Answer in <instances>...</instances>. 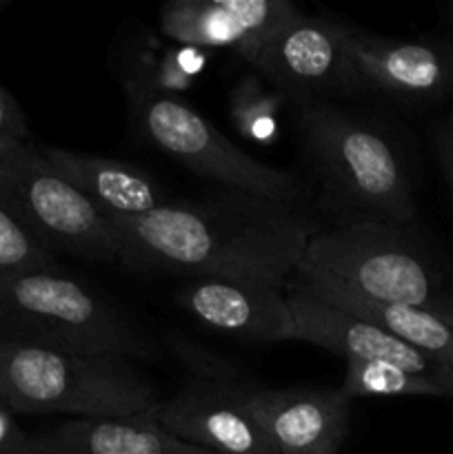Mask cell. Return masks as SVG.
<instances>
[{
    "label": "cell",
    "mask_w": 453,
    "mask_h": 454,
    "mask_svg": "<svg viewBox=\"0 0 453 454\" xmlns=\"http://www.w3.org/2000/svg\"><path fill=\"white\" fill-rule=\"evenodd\" d=\"M151 417L176 439L211 454H278L244 406L240 380L211 368L173 397L160 399Z\"/></svg>",
    "instance_id": "cell-9"
},
{
    "label": "cell",
    "mask_w": 453,
    "mask_h": 454,
    "mask_svg": "<svg viewBox=\"0 0 453 454\" xmlns=\"http://www.w3.org/2000/svg\"><path fill=\"white\" fill-rule=\"evenodd\" d=\"M4 4H7V0H0V12H3V9H4Z\"/></svg>",
    "instance_id": "cell-25"
},
{
    "label": "cell",
    "mask_w": 453,
    "mask_h": 454,
    "mask_svg": "<svg viewBox=\"0 0 453 454\" xmlns=\"http://www.w3.org/2000/svg\"><path fill=\"white\" fill-rule=\"evenodd\" d=\"M111 222L124 266L280 288L291 282L306 244L318 233L300 208L229 191Z\"/></svg>",
    "instance_id": "cell-1"
},
{
    "label": "cell",
    "mask_w": 453,
    "mask_h": 454,
    "mask_svg": "<svg viewBox=\"0 0 453 454\" xmlns=\"http://www.w3.org/2000/svg\"><path fill=\"white\" fill-rule=\"evenodd\" d=\"M53 269L52 248L0 207V275Z\"/></svg>",
    "instance_id": "cell-20"
},
{
    "label": "cell",
    "mask_w": 453,
    "mask_h": 454,
    "mask_svg": "<svg viewBox=\"0 0 453 454\" xmlns=\"http://www.w3.org/2000/svg\"><path fill=\"white\" fill-rule=\"evenodd\" d=\"M0 454H40V442L38 437H31V442L27 443V446L18 448V450H12V452H0Z\"/></svg>",
    "instance_id": "cell-24"
},
{
    "label": "cell",
    "mask_w": 453,
    "mask_h": 454,
    "mask_svg": "<svg viewBox=\"0 0 453 454\" xmlns=\"http://www.w3.org/2000/svg\"><path fill=\"white\" fill-rule=\"evenodd\" d=\"M300 9L289 0H173L160 12L164 38L191 49H231L251 65Z\"/></svg>",
    "instance_id": "cell-11"
},
{
    "label": "cell",
    "mask_w": 453,
    "mask_h": 454,
    "mask_svg": "<svg viewBox=\"0 0 453 454\" xmlns=\"http://www.w3.org/2000/svg\"><path fill=\"white\" fill-rule=\"evenodd\" d=\"M240 395L278 454H338L351 408L338 388H265L240 381Z\"/></svg>",
    "instance_id": "cell-12"
},
{
    "label": "cell",
    "mask_w": 453,
    "mask_h": 454,
    "mask_svg": "<svg viewBox=\"0 0 453 454\" xmlns=\"http://www.w3.org/2000/svg\"><path fill=\"white\" fill-rule=\"evenodd\" d=\"M284 288L242 279H189L176 301L204 326L238 340L275 344L298 340Z\"/></svg>",
    "instance_id": "cell-14"
},
{
    "label": "cell",
    "mask_w": 453,
    "mask_h": 454,
    "mask_svg": "<svg viewBox=\"0 0 453 454\" xmlns=\"http://www.w3.org/2000/svg\"><path fill=\"white\" fill-rule=\"evenodd\" d=\"M0 335L78 353L145 357L147 344L102 297L53 269L0 275Z\"/></svg>",
    "instance_id": "cell-4"
},
{
    "label": "cell",
    "mask_w": 453,
    "mask_h": 454,
    "mask_svg": "<svg viewBox=\"0 0 453 454\" xmlns=\"http://www.w3.org/2000/svg\"><path fill=\"white\" fill-rule=\"evenodd\" d=\"M298 109L302 151L338 224L380 220L407 226L416 215L411 180L398 146L376 122L333 102Z\"/></svg>",
    "instance_id": "cell-2"
},
{
    "label": "cell",
    "mask_w": 453,
    "mask_h": 454,
    "mask_svg": "<svg viewBox=\"0 0 453 454\" xmlns=\"http://www.w3.org/2000/svg\"><path fill=\"white\" fill-rule=\"evenodd\" d=\"M40 454H211L180 442L151 417L69 419L38 434Z\"/></svg>",
    "instance_id": "cell-17"
},
{
    "label": "cell",
    "mask_w": 453,
    "mask_h": 454,
    "mask_svg": "<svg viewBox=\"0 0 453 454\" xmlns=\"http://www.w3.org/2000/svg\"><path fill=\"white\" fill-rule=\"evenodd\" d=\"M346 399L362 397H447L442 386L385 359L346 362L340 388Z\"/></svg>",
    "instance_id": "cell-18"
},
{
    "label": "cell",
    "mask_w": 453,
    "mask_h": 454,
    "mask_svg": "<svg viewBox=\"0 0 453 454\" xmlns=\"http://www.w3.org/2000/svg\"><path fill=\"white\" fill-rule=\"evenodd\" d=\"M346 49L367 91L398 100H444L453 96V47L389 40L346 27Z\"/></svg>",
    "instance_id": "cell-13"
},
{
    "label": "cell",
    "mask_w": 453,
    "mask_h": 454,
    "mask_svg": "<svg viewBox=\"0 0 453 454\" xmlns=\"http://www.w3.org/2000/svg\"><path fill=\"white\" fill-rule=\"evenodd\" d=\"M345 34L340 22L300 12L262 44L251 67L296 106L358 96L367 89L355 74Z\"/></svg>",
    "instance_id": "cell-8"
},
{
    "label": "cell",
    "mask_w": 453,
    "mask_h": 454,
    "mask_svg": "<svg viewBox=\"0 0 453 454\" xmlns=\"http://www.w3.org/2000/svg\"><path fill=\"white\" fill-rule=\"evenodd\" d=\"M29 142V127L12 93L0 84V146Z\"/></svg>",
    "instance_id": "cell-21"
},
{
    "label": "cell",
    "mask_w": 453,
    "mask_h": 454,
    "mask_svg": "<svg viewBox=\"0 0 453 454\" xmlns=\"http://www.w3.org/2000/svg\"><path fill=\"white\" fill-rule=\"evenodd\" d=\"M433 146L440 167H442L444 180H447L453 195V114L447 115V118H444L442 122H438V127H435Z\"/></svg>",
    "instance_id": "cell-22"
},
{
    "label": "cell",
    "mask_w": 453,
    "mask_h": 454,
    "mask_svg": "<svg viewBox=\"0 0 453 454\" xmlns=\"http://www.w3.org/2000/svg\"><path fill=\"white\" fill-rule=\"evenodd\" d=\"M0 207L49 248L123 264L114 222L67 184L31 142L0 146Z\"/></svg>",
    "instance_id": "cell-6"
},
{
    "label": "cell",
    "mask_w": 453,
    "mask_h": 454,
    "mask_svg": "<svg viewBox=\"0 0 453 454\" xmlns=\"http://www.w3.org/2000/svg\"><path fill=\"white\" fill-rule=\"evenodd\" d=\"M40 153L67 184L109 220L140 217L167 204L163 186L136 164L60 146H43Z\"/></svg>",
    "instance_id": "cell-15"
},
{
    "label": "cell",
    "mask_w": 453,
    "mask_h": 454,
    "mask_svg": "<svg viewBox=\"0 0 453 454\" xmlns=\"http://www.w3.org/2000/svg\"><path fill=\"white\" fill-rule=\"evenodd\" d=\"M0 399L13 415L109 419L154 411L160 393L127 357L0 335Z\"/></svg>",
    "instance_id": "cell-3"
},
{
    "label": "cell",
    "mask_w": 453,
    "mask_h": 454,
    "mask_svg": "<svg viewBox=\"0 0 453 454\" xmlns=\"http://www.w3.org/2000/svg\"><path fill=\"white\" fill-rule=\"evenodd\" d=\"M31 442L29 434L16 424V415L9 411L7 403L0 399V452H12L27 446Z\"/></svg>",
    "instance_id": "cell-23"
},
{
    "label": "cell",
    "mask_w": 453,
    "mask_h": 454,
    "mask_svg": "<svg viewBox=\"0 0 453 454\" xmlns=\"http://www.w3.org/2000/svg\"><path fill=\"white\" fill-rule=\"evenodd\" d=\"M287 300L291 306L293 324H296L298 340L320 346L333 355H340L346 362H362V359H385L416 375L429 377L442 386L444 395L453 399V371L440 366L404 344L385 328L322 300L311 293L305 284L291 278L287 284Z\"/></svg>",
    "instance_id": "cell-10"
},
{
    "label": "cell",
    "mask_w": 453,
    "mask_h": 454,
    "mask_svg": "<svg viewBox=\"0 0 453 454\" xmlns=\"http://www.w3.org/2000/svg\"><path fill=\"white\" fill-rule=\"evenodd\" d=\"M282 100V93L266 87L258 75H244L229 98L234 127L247 140L269 145L278 136V111Z\"/></svg>",
    "instance_id": "cell-19"
},
{
    "label": "cell",
    "mask_w": 453,
    "mask_h": 454,
    "mask_svg": "<svg viewBox=\"0 0 453 454\" xmlns=\"http://www.w3.org/2000/svg\"><path fill=\"white\" fill-rule=\"evenodd\" d=\"M300 266L320 270L373 301L442 310L453 301L422 248L400 224L342 222L306 244Z\"/></svg>",
    "instance_id": "cell-5"
},
{
    "label": "cell",
    "mask_w": 453,
    "mask_h": 454,
    "mask_svg": "<svg viewBox=\"0 0 453 454\" xmlns=\"http://www.w3.org/2000/svg\"><path fill=\"white\" fill-rule=\"evenodd\" d=\"M293 278L322 300L385 328L404 344L413 346L422 355L438 362L440 366L453 371V304L444 310L382 304L306 266H298Z\"/></svg>",
    "instance_id": "cell-16"
},
{
    "label": "cell",
    "mask_w": 453,
    "mask_h": 454,
    "mask_svg": "<svg viewBox=\"0 0 453 454\" xmlns=\"http://www.w3.org/2000/svg\"><path fill=\"white\" fill-rule=\"evenodd\" d=\"M136 109L147 140L203 180L216 182L229 193L269 200L293 208L305 200L300 177L244 153L180 98L142 93Z\"/></svg>",
    "instance_id": "cell-7"
}]
</instances>
